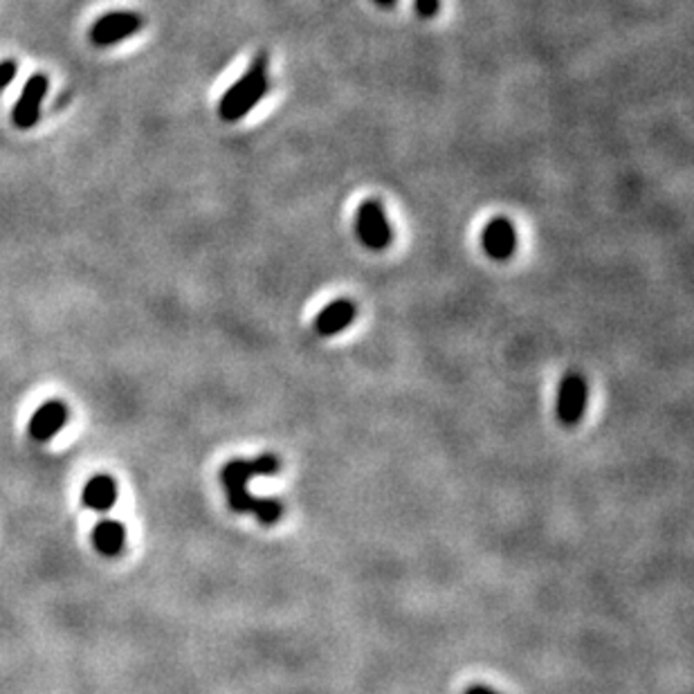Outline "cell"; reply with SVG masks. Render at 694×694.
Here are the masks:
<instances>
[{"label": "cell", "mask_w": 694, "mask_h": 694, "mask_svg": "<svg viewBox=\"0 0 694 694\" xmlns=\"http://www.w3.org/2000/svg\"><path fill=\"white\" fill-rule=\"evenodd\" d=\"M47 91H50V79L44 73L32 74L23 86L21 97L16 99L12 108V124L18 131H30L39 124L41 120V106Z\"/></svg>", "instance_id": "cell-5"}, {"label": "cell", "mask_w": 694, "mask_h": 694, "mask_svg": "<svg viewBox=\"0 0 694 694\" xmlns=\"http://www.w3.org/2000/svg\"><path fill=\"white\" fill-rule=\"evenodd\" d=\"M376 5H380V7H391V5H396L398 0H373Z\"/></svg>", "instance_id": "cell-16"}, {"label": "cell", "mask_w": 694, "mask_h": 694, "mask_svg": "<svg viewBox=\"0 0 694 694\" xmlns=\"http://www.w3.org/2000/svg\"><path fill=\"white\" fill-rule=\"evenodd\" d=\"M268 91H270V56H268V52H259L249 64V68L220 97V120L230 122V124L243 120L266 97Z\"/></svg>", "instance_id": "cell-1"}, {"label": "cell", "mask_w": 694, "mask_h": 694, "mask_svg": "<svg viewBox=\"0 0 694 694\" xmlns=\"http://www.w3.org/2000/svg\"><path fill=\"white\" fill-rule=\"evenodd\" d=\"M589 386L578 371H569L557 389V420L564 427H575L584 416Z\"/></svg>", "instance_id": "cell-6"}, {"label": "cell", "mask_w": 694, "mask_h": 694, "mask_svg": "<svg viewBox=\"0 0 694 694\" xmlns=\"http://www.w3.org/2000/svg\"><path fill=\"white\" fill-rule=\"evenodd\" d=\"M70 412L64 403L59 400H50V403L41 405L34 412V416L30 420V436L34 441L45 443L50 438H54L61 429L68 423Z\"/></svg>", "instance_id": "cell-9"}, {"label": "cell", "mask_w": 694, "mask_h": 694, "mask_svg": "<svg viewBox=\"0 0 694 694\" xmlns=\"http://www.w3.org/2000/svg\"><path fill=\"white\" fill-rule=\"evenodd\" d=\"M94 549L106 557H115L124 551L126 544V528L115 519H102L93 531Z\"/></svg>", "instance_id": "cell-11"}, {"label": "cell", "mask_w": 694, "mask_h": 694, "mask_svg": "<svg viewBox=\"0 0 694 694\" xmlns=\"http://www.w3.org/2000/svg\"><path fill=\"white\" fill-rule=\"evenodd\" d=\"M142 27H144V16L140 12L120 9V12H108L99 16L88 32V39L94 47H111L135 36Z\"/></svg>", "instance_id": "cell-3"}, {"label": "cell", "mask_w": 694, "mask_h": 694, "mask_svg": "<svg viewBox=\"0 0 694 694\" xmlns=\"http://www.w3.org/2000/svg\"><path fill=\"white\" fill-rule=\"evenodd\" d=\"M281 470V461L275 455H261L257 459H231L220 470V484H223L228 503L234 513H252L259 497L249 493V479L252 476H272Z\"/></svg>", "instance_id": "cell-2"}, {"label": "cell", "mask_w": 694, "mask_h": 694, "mask_svg": "<svg viewBox=\"0 0 694 694\" xmlns=\"http://www.w3.org/2000/svg\"><path fill=\"white\" fill-rule=\"evenodd\" d=\"M465 694H499V692L493 690V688H488V686H470L465 690Z\"/></svg>", "instance_id": "cell-15"}, {"label": "cell", "mask_w": 694, "mask_h": 694, "mask_svg": "<svg viewBox=\"0 0 694 694\" xmlns=\"http://www.w3.org/2000/svg\"><path fill=\"white\" fill-rule=\"evenodd\" d=\"M357 318V306L356 301L348 299V297H339V299L330 301L326 308H322L315 318L313 328L319 337H333V335L342 333L348 326L356 322Z\"/></svg>", "instance_id": "cell-8"}, {"label": "cell", "mask_w": 694, "mask_h": 694, "mask_svg": "<svg viewBox=\"0 0 694 694\" xmlns=\"http://www.w3.org/2000/svg\"><path fill=\"white\" fill-rule=\"evenodd\" d=\"M283 503L279 502L277 497H259L257 506H254L252 514L259 519V523H263V526H272V523H277L279 519L283 517Z\"/></svg>", "instance_id": "cell-12"}, {"label": "cell", "mask_w": 694, "mask_h": 694, "mask_svg": "<svg viewBox=\"0 0 694 694\" xmlns=\"http://www.w3.org/2000/svg\"><path fill=\"white\" fill-rule=\"evenodd\" d=\"M18 74V64L14 59H3L0 61V93L7 91L12 86V82Z\"/></svg>", "instance_id": "cell-13"}, {"label": "cell", "mask_w": 694, "mask_h": 694, "mask_svg": "<svg viewBox=\"0 0 694 694\" xmlns=\"http://www.w3.org/2000/svg\"><path fill=\"white\" fill-rule=\"evenodd\" d=\"M414 7L420 18H434L441 9V0H414Z\"/></svg>", "instance_id": "cell-14"}, {"label": "cell", "mask_w": 694, "mask_h": 694, "mask_svg": "<svg viewBox=\"0 0 694 694\" xmlns=\"http://www.w3.org/2000/svg\"><path fill=\"white\" fill-rule=\"evenodd\" d=\"M481 245H484V252L488 254L494 261H508L510 257L517 249V231H514L513 223L503 216L490 220L484 228L481 234Z\"/></svg>", "instance_id": "cell-7"}, {"label": "cell", "mask_w": 694, "mask_h": 694, "mask_svg": "<svg viewBox=\"0 0 694 694\" xmlns=\"http://www.w3.org/2000/svg\"><path fill=\"white\" fill-rule=\"evenodd\" d=\"M82 503L94 513H108L117 503V484L112 476L97 474L86 484L82 493Z\"/></svg>", "instance_id": "cell-10"}, {"label": "cell", "mask_w": 694, "mask_h": 694, "mask_svg": "<svg viewBox=\"0 0 694 694\" xmlns=\"http://www.w3.org/2000/svg\"><path fill=\"white\" fill-rule=\"evenodd\" d=\"M356 234L365 248L373 252H382L394 243V230L386 220L385 207L380 200H365L357 207L356 214Z\"/></svg>", "instance_id": "cell-4"}]
</instances>
